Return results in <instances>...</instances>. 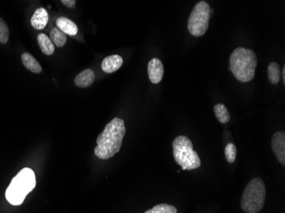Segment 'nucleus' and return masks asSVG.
Segmentation results:
<instances>
[{
	"mask_svg": "<svg viewBox=\"0 0 285 213\" xmlns=\"http://www.w3.org/2000/svg\"><path fill=\"white\" fill-rule=\"evenodd\" d=\"M126 135V126L122 119L114 118L96 138L94 153L100 160H109L119 152Z\"/></svg>",
	"mask_w": 285,
	"mask_h": 213,
	"instance_id": "f257e3e1",
	"label": "nucleus"
},
{
	"mask_svg": "<svg viewBox=\"0 0 285 213\" xmlns=\"http://www.w3.org/2000/svg\"><path fill=\"white\" fill-rule=\"evenodd\" d=\"M229 62L230 70L240 82L247 83L255 78L258 59L253 50L238 47L232 51Z\"/></svg>",
	"mask_w": 285,
	"mask_h": 213,
	"instance_id": "f03ea898",
	"label": "nucleus"
},
{
	"mask_svg": "<svg viewBox=\"0 0 285 213\" xmlns=\"http://www.w3.org/2000/svg\"><path fill=\"white\" fill-rule=\"evenodd\" d=\"M36 186L35 173L30 168H24L11 180L5 191L7 201L12 206L24 203L27 194Z\"/></svg>",
	"mask_w": 285,
	"mask_h": 213,
	"instance_id": "7ed1b4c3",
	"label": "nucleus"
},
{
	"mask_svg": "<svg viewBox=\"0 0 285 213\" xmlns=\"http://www.w3.org/2000/svg\"><path fill=\"white\" fill-rule=\"evenodd\" d=\"M172 151L176 163L183 170H195L201 167L198 153L193 149V143L189 137L179 136L172 142Z\"/></svg>",
	"mask_w": 285,
	"mask_h": 213,
	"instance_id": "20e7f679",
	"label": "nucleus"
},
{
	"mask_svg": "<svg viewBox=\"0 0 285 213\" xmlns=\"http://www.w3.org/2000/svg\"><path fill=\"white\" fill-rule=\"evenodd\" d=\"M266 189L263 180L260 177L253 178L246 186L242 199L241 207L245 213H258L265 204Z\"/></svg>",
	"mask_w": 285,
	"mask_h": 213,
	"instance_id": "39448f33",
	"label": "nucleus"
},
{
	"mask_svg": "<svg viewBox=\"0 0 285 213\" xmlns=\"http://www.w3.org/2000/svg\"><path fill=\"white\" fill-rule=\"evenodd\" d=\"M210 6L206 1H200L194 7L188 20V30L194 37H202L209 29Z\"/></svg>",
	"mask_w": 285,
	"mask_h": 213,
	"instance_id": "423d86ee",
	"label": "nucleus"
},
{
	"mask_svg": "<svg viewBox=\"0 0 285 213\" xmlns=\"http://www.w3.org/2000/svg\"><path fill=\"white\" fill-rule=\"evenodd\" d=\"M272 149L279 162L285 166V132L277 131L273 134Z\"/></svg>",
	"mask_w": 285,
	"mask_h": 213,
	"instance_id": "0eeeda50",
	"label": "nucleus"
},
{
	"mask_svg": "<svg viewBox=\"0 0 285 213\" xmlns=\"http://www.w3.org/2000/svg\"><path fill=\"white\" fill-rule=\"evenodd\" d=\"M148 75L150 82L159 84L164 75V67L162 61L158 58H153L148 64Z\"/></svg>",
	"mask_w": 285,
	"mask_h": 213,
	"instance_id": "6e6552de",
	"label": "nucleus"
},
{
	"mask_svg": "<svg viewBox=\"0 0 285 213\" xmlns=\"http://www.w3.org/2000/svg\"><path fill=\"white\" fill-rule=\"evenodd\" d=\"M123 58L119 55H112L105 57L102 62V69L107 73H111L118 70L122 66Z\"/></svg>",
	"mask_w": 285,
	"mask_h": 213,
	"instance_id": "1a4fd4ad",
	"label": "nucleus"
},
{
	"mask_svg": "<svg viewBox=\"0 0 285 213\" xmlns=\"http://www.w3.org/2000/svg\"><path fill=\"white\" fill-rule=\"evenodd\" d=\"M49 21V15L44 8H39L31 18V25L37 30H41L47 26Z\"/></svg>",
	"mask_w": 285,
	"mask_h": 213,
	"instance_id": "9d476101",
	"label": "nucleus"
},
{
	"mask_svg": "<svg viewBox=\"0 0 285 213\" xmlns=\"http://www.w3.org/2000/svg\"><path fill=\"white\" fill-rule=\"evenodd\" d=\"M95 80H96V75L94 71L91 68H87L75 77L74 84L76 86L80 88H86L92 85Z\"/></svg>",
	"mask_w": 285,
	"mask_h": 213,
	"instance_id": "9b49d317",
	"label": "nucleus"
},
{
	"mask_svg": "<svg viewBox=\"0 0 285 213\" xmlns=\"http://www.w3.org/2000/svg\"><path fill=\"white\" fill-rule=\"evenodd\" d=\"M57 28L62 31L63 34H68L70 36H74L78 33V27L73 21L70 20L66 17H58L57 21Z\"/></svg>",
	"mask_w": 285,
	"mask_h": 213,
	"instance_id": "f8f14e48",
	"label": "nucleus"
},
{
	"mask_svg": "<svg viewBox=\"0 0 285 213\" xmlns=\"http://www.w3.org/2000/svg\"><path fill=\"white\" fill-rule=\"evenodd\" d=\"M21 57L23 64L27 70L34 73H40L42 72V67L40 63L31 54L24 52Z\"/></svg>",
	"mask_w": 285,
	"mask_h": 213,
	"instance_id": "ddd939ff",
	"label": "nucleus"
},
{
	"mask_svg": "<svg viewBox=\"0 0 285 213\" xmlns=\"http://www.w3.org/2000/svg\"><path fill=\"white\" fill-rule=\"evenodd\" d=\"M38 43L40 45V49L42 50L45 55L47 56H51L55 51V45L51 42L50 38L47 36V34H40L37 38Z\"/></svg>",
	"mask_w": 285,
	"mask_h": 213,
	"instance_id": "4468645a",
	"label": "nucleus"
},
{
	"mask_svg": "<svg viewBox=\"0 0 285 213\" xmlns=\"http://www.w3.org/2000/svg\"><path fill=\"white\" fill-rule=\"evenodd\" d=\"M214 111L217 120H219L220 123L227 124L231 120V115L226 108V105L223 104H216L214 107Z\"/></svg>",
	"mask_w": 285,
	"mask_h": 213,
	"instance_id": "2eb2a0df",
	"label": "nucleus"
},
{
	"mask_svg": "<svg viewBox=\"0 0 285 213\" xmlns=\"http://www.w3.org/2000/svg\"><path fill=\"white\" fill-rule=\"evenodd\" d=\"M50 38L51 42L54 43V45L57 47L64 46V44L67 42L66 34H63L62 31L59 30L57 27H54L52 30L50 31Z\"/></svg>",
	"mask_w": 285,
	"mask_h": 213,
	"instance_id": "dca6fc26",
	"label": "nucleus"
},
{
	"mask_svg": "<svg viewBox=\"0 0 285 213\" xmlns=\"http://www.w3.org/2000/svg\"><path fill=\"white\" fill-rule=\"evenodd\" d=\"M267 73H268L269 80L271 81L272 85H277L279 83L280 78H281V71H280V67L278 63L273 62L272 64H269Z\"/></svg>",
	"mask_w": 285,
	"mask_h": 213,
	"instance_id": "f3484780",
	"label": "nucleus"
},
{
	"mask_svg": "<svg viewBox=\"0 0 285 213\" xmlns=\"http://www.w3.org/2000/svg\"><path fill=\"white\" fill-rule=\"evenodd\" d=\"M143 213H178L177 208L168 204H159Z\"/></svg>",
	"mask_w": 285,
	"mask_h": 213,
	"instance_id": "a211bd4d",
	"label": "nucleus"
},
{
	"mask_svg": "<svg viewBox=\"0 0 285 213\" xmlns=\"http://www.w3.org/2000/svg\"><path fill=\"white\" fill-rule=\"evenodd\" d=\"M225 156L229 163H234L237 157V148L233 143H228L225 149Z\"/></svg>",
	"mask_w": 285,
	"mask_h": 213,
	"instance_id": "6ab92c4d",
	"label": "nucleus"
},
{
	"mask_svg": "<svg viewBox=\"0 0 285 213\" xmlns=\"http://www.w3.org/2000/svg\"><path fill=\"white\" fill-rule=\"evenodd\" d=\"M10 31L6 22L0 18V43H6L9 40Z\"/></svg>",
	"mask_w": 285,
	"mask_h": 213,
	"instance_id": "aec40b11",
	"label": "nucleus"
},
{
	"mask_svg": "<svg viewBox=\"0 0 285 213\" xmlns=\"http://www.w3.org/2000/svg\"><path fill=\"white\" fill-rule=\"evenodd\" d=\"M62 3H63V5L72 9V8H74V6H75L76 1L75 0H62Z\"/></svg>",
	"mask_w": 285,
	"mask_h": 213,
	"instance_id": "412c9836",
	"label": "nucleus"
},
{
	"mask_svg": "<svg viewBox=\"0 0 285 213\" xmlns=\"http://www.w3.org/2000/svg\"><path fill=\"white\" fill-rule=\"evenodd\" d=\"M281 74H282L283 81H284V84H285V67H283L282 72H281Z\"/></svg>",
	"mask_w": 285,
	"mask_h": 213,
	"instance_id": "4be33fe9",
	"label": "nucleus"
}]
</instances>
